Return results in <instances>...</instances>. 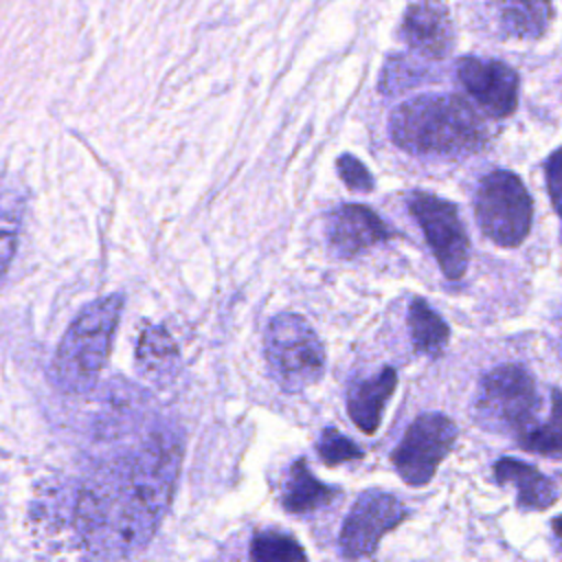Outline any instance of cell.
<instances>
[{
	"mask_svg": "<svg viewBox=\"0 0 562 562\" xmlns=\"http://www.w3.org/2000/svg\"><path fill=\"white\" fill-rule=\"evenodd\" d=\"M178 465L180 446L173 439H158L125 470L112 496V547L132 551L151 538L169 505Z\"/></svg>",
	"mask_w": 562,
	"mask_h": 562,
	"instance_id": "7a4b0ae2",
	"label": "cell"
},
{
	"mask_svg": "<svg viewBox=\"0 0 562 562\" xmlns=\"http://www.w3.org/2000/svg\"><path fill=\"white\" fill-rule=\"evenodd\" d=\"M123 294L114 292L88 303L66 329L53 364V382L64 393H88L108 360L123 312Z\"/></svg>",
	"mask_w": 562,
	"mask_h": 562,
	"instance_id": "3957f363",
	"label": "cell"
},
{
	"mask_svg": "<svg viewBox=\"0 0 562 562\" xmlns=\"http://www.w3.org/2000/svg\"><path fill=\"white\" fill-rule=\"evenodd\" d=\"M389 127L397 147L424 158H468L479 154L490 140L483 119L457 94L408 99L393 110Z\"/></svg>",
	"mask_w": 562,
	"mask_h": 562,
	"instance_id": "6da1fadb",
	"label": "cell"
},
{
	"mask_svg": "<svg viewBox=\"0 0 562 562\" xmlns=\"http://www.w3.org/2000/svg\"><path fill=\"white\" fill-rule=\"evenodd\" d=\"M457 441V426L443 413H422L413 419L391 461L400 479L413 487L426 485Z\"/></svg>",
	"mask_w": 562,
	"mask_h": 562,
	"instance_id": "ba28073f",
	"label": "cell"
},
{
	"mask_svg": "<svg viewBox=\"0 0 562 562\" xmlns=\"http://www.w3.org/2000/svg\"><path fill=\"white\" fill-rule=\"evenodd\" d=\"M318 454L327 465H340L347 461H360L362 450L338 428H325L316 441Z\"/></svg>",
	"mask_w": 562,
	"mask_h": 562,
	"instance_id": "44dd1931",
	"label": "cell"
},
{
	"mask_svg": "<svg viewBox=\"0 0 562 562\" xmlns=\"http://www.w3.org/2000/svg\"><path fill=\"white\" fill-rule=\"evenodd\" d=\"M136 367L138 371L158 384H167L176 378L180 360L173 338L162 325H147L136 345Z\"/></svg>",
	"mask_w": 562,
	"mask_h": 562,
	"instance_id": "2e32d148",
	"label": "cell"
},
{
	"mask_svg": "<svg viewBox=\"0 0 562 562\" xmlns=\"http://www.w3.org/2000/svg\"><path fill=\"white\" fill-rule=\"evenodd\" d=\"M520 448L533 454L562 459V391H551V408L549 417L540 424H536L531 430H527L518 439Z\"/></svg>",
	"mask_w": 562,
	"mask_h": 562,
	"instance_id": "d6986e66",
	"label": "cell"
},
{
	"mask_svg": "<svg viewBox=\"0 0 562 562\" xmlns=\"http://www.w3.org/2000/svg\"><path fill=\"white\" fill-rule=\"evenodd\" d=\"M408 331L415 351L428 358L441 356L450 338L446 321L424 299H413L408 305Z\"/></svg>",
	"mask_w": 562,
	"mask_h": 562,
	"instance_id": "ac0fdd59",
	"label": "cell"
},
{
	"mask_svg": "<svg viewBox=\"0 0 562 562\" xmlns=\"http://www.w3.org/2000/svg\"><path fill=\"white\" fill-rule=\"evenodd\" d=\"M397 386L393 367H384L373 378L353 382L347 393V413L351 422L367 435H373L382 422V411Z\"/></svg>",
	"mask_w": 562,
	"mask_h": 562,
	"instance_id": "5bb4252c",
	"label": "cell"
},
{
	"mask_svg": "<svg viewBox=\"0 0 562 562\" xmlns=\"http://www.w3.org/2000/svg\"><path fill=\"white\" fill-rule=\"evenodd\" d=\"M498 18L507 35L538 40L551 24L553 7L551 0H498Z\"/></svg>",
	"mask_w": 562,
	"mask_h": 562,
	"instance_id": "e0dca14e",
	"label": "cell"
},
{
	"mask_svg": "<svg viewBox=\"0 0 562 562\" xmlns=\"http://www.w3.org/2000/svg\"><path fill=\"white\" fill-rule=\"evenodd\" d=\"M263 353L274 382L283 391H303L323 378L325 347L312 325L294 312H281L270 318Z\"/></svg>",
	"mask_w": 562,
	"mask_h": 562,
	"instance_id": "5b68a950",
	"label": "cell"
},
{
	"mask_svg": "<svg viewBox=\"0 0 562 562\" xmlns=\"http://www.w3.org/2000/svg\"><path fill=\"white\" fill-rule=\"evenodd\" d=\"M422 77H424L422 70H413V59L397 55L386 61L384 75L380 81V90L393 94V92L413 88L417 81H422Z\"/></svg>",
	"mask_w": 562,
	"mask_h": 562,
	"instance_id": "7402d4cb",
	"label": "cell"
},
{
	"mask_svg": "<svg viewBox=\"0 0 562 562\" xmlns=\"http://www.w3.org/2000/svg\"><path fill=\"white\" fill-rule=\"evenodd\" d=\"M408 211L424 231L426 241L446 279H461L470 261V239L457 206L432 193L413 191L408 195Z\"/></svg>",
	"mask_w": 562,
	"mask_h": 562,
	"instance_id": "52a82bcc",
	"label": "cell"
},
{
	"mask_svg": "<svg viewBox=\"0 0 562 562\" xmlns=\"http://www.w3.org/2000/svg\"><path fill=\"white\" fill-rule=\"evenodd\" d=\"M250 562H307L296 538L279 529H261L250 540Z\"/></svg>",
	"mask_w": 562,
	"mask_h": 562,
	"instance_id": "ffe728a7",
	"label": "cell"
},
{
	"mask_svg": "<svg viewBox=\"0 0 562 562\" xmlns=\"http://www.w3.org/2000/svg\"><path fill=\"white\" fill-rule=\"evenodd\" d=\"M540 395L533 375L520 364H501L487 371L474 397V419L492 432L516 441L538 424Z\"/></svg>",
	"mask_w": 562,
	"mask_h": 562,
	"instance_id": "277c9868",
	"label": "cell"
},
{
	"mask_svg": "<svg viewBox=\"0 0 562 562\" xmlns=\"http://www.w3.org/2000/svg\"><path fill=\"white\" fill-rule=\"evenodd\" d=\"M551 529H553V533L558 536V540H562V514L551 520Z\"/></svg>",
	"mask_w": 562,
	"mask_h": 562,
	"instance_id": "d4e9b609",
	"label": "cell"
},
{
	"mask_svg": "<svg viewBox=\"0 0 562 562\" xmlns=\"http://www.w3.org/2000/svg\"><path fill=\"white\" fill-rule=\"evenodd\" d=\"M391 235L382 217L362 204H342L327 220V241L338 257H356Z\"/></svg>",
	"mask_w": 562,
	"mask_h": 562,
	"instance_id": "8fae6325",
	"label": "cell"
},
{
	"mask_svg": "<svg viewBox=\"0 0 562 562\" xmlns=\"http://www.w3.org/2000/svg\"><path fill=\"white\" fill-rule=\"evenodd\" d=\"M402 33L424 59H443L454 42L452 20L441 0L413 2L404 13Z\"/></svg>",
	"mask_w": 562,
	"mask_h": 562,
	"instance_id": "7c38bea8",
	"label": "cell"
},
{
	"mask_svg": "<svg viewBox=\"0 0 562 562\" xmlns=\"http://www.w3.org/2000/svg\"><path fill=\"white\" fill-rule=\"evenodd\" d=\"M494 479L501 485L516 487V505L527 512H544L555 505L558 494L555 485L549 476H544L536 465L503 457L494 463Z\"/></svg>",
	"mask_w": 562,
	"mask_h": 562,
	"instance_id": "4fadbf2b",
	"label": "cell"
},
{
	"mask_svg": "<svg viewBox=\"0 0 562 562\" xmlns=\"http://www.w3.org/2000/svg\"><path fill=\"white\" fill-rule=\"evenodd\" d=\"M474 213L490 241L501 248H516L531 231L533 202L516 173L496 169L479 182Z\"/></svg>",
	"mask_w": 562,
	"mask_h": 562,
	"instance_id": "8992f818",
	"label": "cell"
},
{
	"mask_svg": "<svg viewBox=\"0 0 562 562\" xmlns=\"http://www.w3.org/2000/svg\"><path fill=\"white\" fill-rule=\"evenodd\" d=\"M457 75L465 92L496 119L514 114L518 105V75L498 59L461 57Z\"/></svg>",
	"mask_w": 562,
	"mask_h": 562,
	"instance_id": "30bf717a",
	"label": "cell"
},
{
	"mask_svg": "<svg viewBox=\"0 0 562 562\" xmlns=\"http://www.w3.org/2000/svg\"><path fill=\"white\" fill-rule=\"evenodd\" d=\"M544 182L551 198V204L562 220V147L555 149L544 162Z\"/></svg>",
	"mask_w": 562,
	"mask_h": 562,
	"instance_id": "cb8c5ba5",
	"label": "cell"
},
{
	"mask_svg": "<svg viewBox=\"0 0 562 562\" xmlns=\"http://www.w3.org/2000/svg\"><path fill=\"white\" fill-rule=\"evenodd\" d=\"M338 487L325 485L307 468L305 459L292 461L281 487V503L290 514H312L338 496Z\"/></svg>",
	"mask_w": 562,
	"mask_h": 562,
	"instance_id": "9a60e30c",
	"label": "cell"
},
{
	"mask_svg": "<svg viewBox=\"0 0 562 562\" xmlns=\"http://www.w3.org/2000/svg\"><path fill=\"white\" fill-rule=\"evenodd\" d=\"M406 516L408 509L397 496L384 490H364L342 522L338 536L342 555L349 560L373 555L382 536L397 527Z\"/></svg>",
	"mask_w": 562,
	"mask_h": 562,
	"instance_id": "9c48e42d",
	"label": "cell"
},
{
	"mask_svg": "<svg viewBox=\"0 0 562 562\" xmlns=\"http://www.w3.org/2000/svg\"><path fill=\"white\" fill-rule=\"evenodd\" d=\"M338 173L342 182L358 193H369L373 189V176L367 171V167L351 154H342L338 158Z\"/></svg>",
	"mask_w": 562,
	"mask_h": 562,
	"instance_id": "603a6c76",
	"label": "cell"
}]
</instances>
